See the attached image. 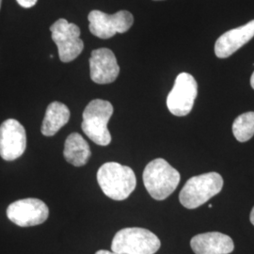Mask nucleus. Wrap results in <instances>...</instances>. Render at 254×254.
Returning <instances> with one entry per match:
<instances>
[{
	"label": "nucleus",
	"mask_w": 254,
	"mask_h": 254,
	"mask_svg": "<svg viewBox=\"0 0 254 254\" xmlns=\"http://www.w3.org/2000/svg\"><path fill=\"white\" fill-rule=\"evenodd\" d=\"M97 181L104 194L115 200L127 199L136 186L134 171L117 162L102 165L97 172Z\"/></svg>",
	"instance_id": "nucleus-1"
},
{
	"label": "nucleus",
	"mask_w": 254,
	"mask_h": 254,
	"mask_svg": "<svg viewBox=\"0 0 254 254\" xmlns=\"http://www.w3.org/2000/svg\"><path fill=\"white\" fill-rule=\"evenodd\" d=\"M180 173L163 158L148 164L143 172V183L154 200H163L173 194L180 183Z\"/></svg>",
	"instance_id": "nucleus-2"
},
{
	"label": "nucleus",
	"mask_w": 254,
	"mask_h": 254,
	"mask_svg": "<svg viewBox=\"0 0 254 254\" xmlns=\"http://www.w3.org/2000/svg\"><path fill=\"white\" fill-rule=\"evenodd\" d=\"M113 106L109 101L94 99L83 112L82 130L95 144L108 146L111 142L108 124L113 114Z\"/></svg>",
	"instance_id": "nucleus-3"
},
{
	"label": "nucleus",
	"mask_w": 254,
	"mask_h": 254,
	"mask_svg": "<svg viewBox=\"0 0 254 254\" xmlns=\"http://www.w3.org/2000/svg\"><path fill=\"white\" fill-rule=\"evenodd\" d=\"M222 188L223 179L218 173L193 176L183 187L179 200L186 208H197L218 194Z\"/></svg>",
	"instance_id": "nucleus-4"
},
{
	"label": "nucleus",
	"mask_w": 254,
	"mask_h": 254,
	"mask_svg": "<svg viewBox=\"0 0 254 254\" xmlns=\"http://www.w3.org/2000/svg\"><path fill=\"white\" fill-rule=\"evenodd\" d=\"M161 247L159 238L143 228H125L115 235L111 250L122 254H154Z\"/></svg>",
	"instance_id": "nucleus-5"
},
{
	"label": "nucleus",
	"mask_w": 254,
	"mask_h": 254,
	"mask_svg": "<svg viewBox=\"0 0 254 254\" xmlns=\"http://www.w3.org/2000/svg\"><path fill=\"white\" fill-rule=\"evenodd\" d=\"M51 38L58 47L60 60L71 63L81 54L84 43L80 39V28L66 19L57 20L50 27Z\"/></svg>",
	"instance_id": "nucleus-6"
},
{
	"label": "nucleus",
	"mask_w": 254,
	"mask_h": 254,
	"mask_svg": "<svg viewBox=\"0 0 254 254\" xmlns=\"http://www.w3.org/2000/svg\"><path fill=\"white\" fill-rule=\"evenodd\" d=\"M197 95L198 84L195 78L190 73H179L167 97V107L174 116H187L193 109Z\"/></svg>",
	"instance_id": "nucleus-7"
},
{
	"label": "nucleus",
	"mask_w": 254,
	"mask_h": 254,
	"mask_svg": "<svg viewBox=\"0 0 254 254\" xmlns=\"http://www.w3.org/2000/svg\"><path fill=\"white\" fill-rule=\"evenodd\" d=\"M90 31L100 39H109L116 33H125L133 26L134 17L127 10H120L114 14H108L101 10H91L89 13Z\"/></svg>",
	"instance_id": "nucleus-8"
},
{
	"label": "nucleus",
	"mask_w": 254,
	"mask_h": 254,
	"mask_svg": "<svg viewBox=\"0 0 254 254\" xmlns=\"http://www.w3.org/2000/svg\"><path fill=\"white\" fill-rule=\"evenodd\" d=\"M49 209L43 200L27 198L10 203L7 209V217L20 227H31L46 222Z\"/></svg>",
	"instance_id": "nucleus-9"
},
{
	"label": "nucleus",
	"mask_w": 254,
	"mask_h": 254,
	"mask_svg": "<svg viewBox=\"0 0 254 254\" xmlns=\"http://www.w3.org/2000/svg\"><path fill=\"white\" fill-rule=\"evenodd\" d=\"M27 133L17 120L8 119L0 126V156L6 161H13L25 153Z\"/></svg>",
	"instance_id": "nucleus-10"
},
{
	"label": "nucleus",
	"mask_w": 254,
	"mask_h": 254,
	"mask_svg": "<svg viewBox=\"0 0 254 254\" xmlns=\"http://www.w3.org/2000/svg\"><path fill=\"white\" fill-rule=\"evenodd\" d=\"M90 70L91 80L102 85L115 81L120 73L117 59L109 48H99L91 52Z\"/></svg>",
	"instance_id": "nucleus-11"
},
{
	"label": "nucleus",
	"mask_w": 254,
	"mask_h": 254,
	"mask_svg": "<svg viewBox=\"0 0 254 254\" xmlns=\"http://www.w3.org/2000/svg\"><path fill=\"white\" fill-rule=\"evenodd\" d=\"M254 37V20L244 26L233 28L218 38L215 45V54L219 59H226L236 53Z\"/></svg>",
	"instance_id": "nucleus-12"
},
{
	"label": "nucleus",
	"mask_w": 254,
	"mask_h": 254,
	"mask_svg": "<svg viewBox=\"0 0 254 254\" xmlns=\"http://www.w3.org/2000/svg\"><path fill=\"white\" fill-rule=\"evenodd\" d=\"M190 246L195 254H229L235 249L233 239L218 232L193 236Z\"/></svg>",
	"instance_id": "nucleus-13"
},
{
	"label": "nucleus",
	"mask_w": 254,
	"mask_h": 254,
	"mask_svg": "<svg viewBox=\"0 0 254 254\" xmlns=\"http://www.w3.org/2000/svg\"><path fill=\"white\" fill-rule=\"evenodd\" d=\"M64 155L68 163L82 167L88 163L91 157V148L80 134L72 133L65 140Z\"/></svg>",
	"instance_id": "nucleus-14"
},
{
	"label": "nucleus",
	"mask_w": 254,
	"mask_h": 254,
	"mask_svg": "<svg viewBox=\"0 0 254 254\" xmlns=\"http://www.w3.org/2000/svg\"><path fill=\"white\" fill-rule=\"evenodd\" d=\"M70 119V110L61 102H53L46 109V116L43 121L41 132L44 136L56 135Z\"/></svg>",
	"instance_id": "nucleus-15"
},
{
	"label": "nucleus",
	"mask_w": 254,
	"mask_h": 254,
	"mask_svg": "<svg viewBox=\"0 0 254 254\" xmlns=\"http://www.w3.org/2000/svg\"><path fill=\"white\" fill-rule=\"evenodd\" d=\"M233 133L240 142H246L254 136V112L239 115L233 124Z\"/></svg>",
	"instance_id": "nucleus-16"
},
{
	"label": "nucleus",
	"mask_w": 254,
	"mask_h": 254,
	"mask_svg": "<svg viewBox=\"0 0 254 254\" xmlns=\"http://www.w3.org/2000/svg\"><path fill=\"white\" fill-rule=\"evenodd\" d=\"M16 1L21 7L25 8V9H29V8L34 7L38 2V0H16Z\"/></svg>",
	"instance_id": "nucleus-17"
},
{
	"label": "nucleus",
	"mask_w": 254,
	"mask_h": 254,
	"mask_svg": "<svg viewBox=\"0 0 254 254\" xmlns=\"http://www.w3.org/2000/svg\"><path fill=\"white\" fill-rule=\"evenodd\" d=\"M95 254H122L115 253V252H109V251H105V250H101L98 251Z\"/></svg>",
	"instance_id": "nucleus-18"
},
{
	"label": "nucleus",
	"mask_w": 254,
	"mask_h": 254,
	"mask_svg": "<svg viewBox=\"0 0 254 254\" xmlns=\"http://www.w3.org/2000/svg\"><path fill=\"white\" fill-rule=\"evenodd\" d=\"M250 219H251V222L253 223V225L254 226V206L253 210H252V212H251V217H250Z\"/></svg>",
	"instance_id": "nucleus-19"
},
{
	"label": "nucleus",
	"mask_w": 254,
	"mask_h": 254,
	"mask_svg": "<svg viewBox=\"0 0 254 254\" xmlns=\"http://www.w3.org/2000/svg\"><path fill=\"white\" fill-rule=\"evenodd\" d=\"M251 85H252V87H253V89L254 90V72L253 73V75H252V77H251Z\"/></svg>",
	"instance_id": "nucleus-20"
},
{
	"label": "nucleus",
	"mask_w": 254,
	"mask_h": 254,
	"mask_svg": "<svg viewBox=\"0 0 254 254\" xmlns=\"http://www.w3.org/2000/svg\"><path fill=\"white\" fill-rule=\"evenodd\" d=\"M208 207L209 208H212V207H213V205H212V204H209Z\"/></svg>",
	"instance_id": "nucleus-21"
},
{
	"label": "nucleus",
	"mask_w": 254,
	"mask_h": 254,
	"mask_svg": "<svg viewBox=\"0 0 254 254\" xmlns=\"http://www.w3.org/2000/svg\"><path fill=\"white\" fill-rule=\"evenodd\" d=\"M1 3H2V0H0V8H1Z\"/></svg>",
	"instance_id": "nucleus-22"
}]
</instances>
